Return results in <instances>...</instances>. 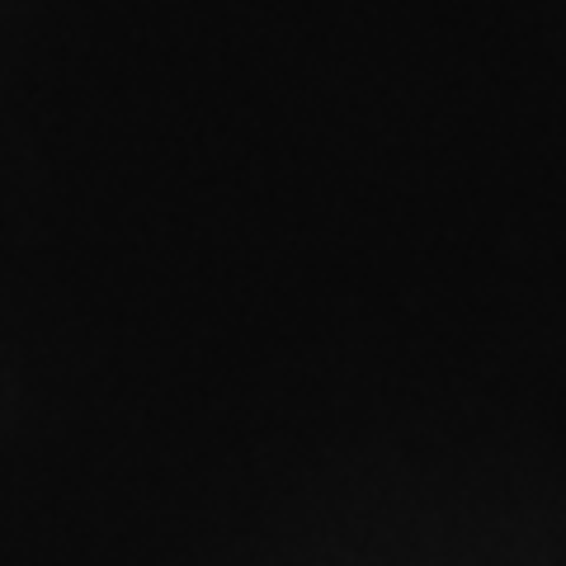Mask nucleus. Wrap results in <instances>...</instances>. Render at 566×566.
<instances>
[]
</instances>
